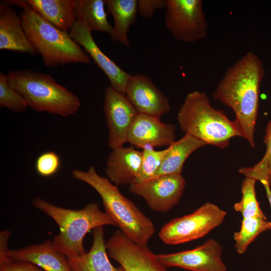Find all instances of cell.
<instances>
[{"label":"cell","instance_id":"cell-1","mask_svg":"<svg viewBox=\"0 0 271 271\" xmlns=\"http://www.w3.org/2000/svg\"><path fill=\"white\" fill-rule=\"evenodd\" d=\"M265 75L261 59L248 52L226 71L213 93L215 100L230 107L242 137L255 147L260 87Z\"/></svg>","mask_w":271,"mask_h":271},{"label":"cell","instance_id":"cell-2","mask_svg":"<svg viewBox=\"0 0 271 271\" xmlns=\"http://www.w3.org/2000/svg\"><path fill=\"white\" fill-rule=\"evenodd\" d=\"M72 174L98 193L105 212L125 236L137 244L147 245L155 232L153 223L131 200L121 194L116 185L99 175L94 166L87 171L74 169Z\"/></svg>","mask_w":271,"mask_h":271},{"label":"cell","instance_id":"cell-3","mask_svg":"<svg viewBox=\"0 0 271 271\" xmlns=\"http://www.w3.org/2000/svg\"><path fill=\"white\" fill-rule=\"evenodd\" d=\"M34 206L46 214L56 223L59 233L53 242L57 249L67 258L85 252L84 238L91 230L104 225L116 224L96 203H90L83 208L72 210L57 206L40 197L33 200Z\"/></svg>","mask_w":271,"mask_h":271},{"label":"cell","instance_id":"cell-4","mask_svg":"<svg viewBox=\"0 0 271 271\" xmlns=\"http://www.w3.org/2000/svg\"><path fill=\"white\" fill-rule=\"evenodd\" d=\"M177 119L181 130L199 139L207 145L223 149L231 138L242 137L235 120L224 112L214 108L205 92L189 93L181 105Z\"/></svg>","mask_w":271,"mask_h":271},{"label":"cell","instance_id":"cell-5","mask_svg":"<svg viewBox=\"0 0 271 271\" xmlns=\"http://www.w3.org/2000/svg\"><path fill=\"white\" fill-rule=\"evenodd\" d=\"M20 16L29 40L41 56L45 66L90 63V56L69 33L53 26L30 6L23 9Z\"/></svg>","mask_w":271,"mask_h":271},{"label":"cell","instance_id":"cell-6","mask_svg":"<svg viewBox=\"0 0 271 271\" xmlns=\"http://www.w3.org/2000/svg\"><path fill=\"white\" fill-rule=\"evenodd\" d=\"M7 75L10 85L36 111L66 117L80 107L79 97L49 74L25 69L12 71Z\"/></svg>","mask_w":271,"mask_h":271},{"label":"cell","instance_id":"cell-7","mask_svg":"<svg viewBox=\"0 0 271 271\" xmlns=\"http://www.w3.org/2000/svg\"><path fill=\"white\" fill-rule=\"evenodd\" d=\"M227 212L206 203L194 212L175 218L163 226L159 236L168 245H177L204 237L224 221Z\"/></svg>","mask_w":271,"mask_h":271},{"label":"cell","instance_id":"cell-8","mask_svg":"<svg viewBox=\"0 0 271 271\" xmlns=\"http://www.w3.org/2000/svg\"><path fill=\"white\" fill-rule=\"evenodd\" d=\"M165 24L177 40L194 43L205 38L208 24L201 0H166Z\"/></svg>","mask_w":271,"mask_h":271},{"label":"cell","instance_id":"cell-9","mask_svg":"<svg viewBox=\"0 0 271 271\" xmlns=\"http://www.w3.org/2000/svg\"><path fill=\"white\" fill-rule=\"evenodd\" d=\"M181 174L159 176L130 185L132 193L143 197L148 206L158 212H167L180 201L185 187Z\"/></svg>","mask_w":271,"mask_h":271},{"label":"cell","instance_id":"cell-10","mask_svg":"<svg viewBox=\"0 0 271 271\" xmlns=\"http://www.w3.org/2000/svg\"><path fill=\"white\" fill-rule=\"evenodd\" d=\"M108 256L125 271H168L147 245L137 244L120 230L105 243Z\"/></svg>","mask_w":271,"mask_h":271},{"label":"cell","instance_id":"cell-11","mask_svg":"<svg viewBox=\"0 0 271 271\" xmlns=\"http://www.w3.org/2000/svg\"><path fill=\"white\" fill-rule=\"evenodd\" d=\"M103 110L108 128V146L112 150L123 147L139 113L125 94L111 86L105 90Z\"/></svg>","mask_w":271,"mask_h":271},{"label":"cell","instance_id":"cell-12","mask_svg":"<svg viewBox=\"0 0 271 271\" xmlns=\"http://www.w3.org/2000/svg\"><path fill=\"white\" fill-rule=\"evenodd\" d=\"M222 254L219 242L209 239L193 249L157 256L167 267H177L191 271H226Z\"/></svg>","mask_w":271,"mask_h":271},{"label":"cell","instance_id":"cell-13","mask_svg":"<svg viewBox=\"0 0 271 271\" xmlns=\"http://www.w3.org/2000/svg\"><path fill=\"white\" fill-rule=\"evenodd\" d=\"M125 94L139 113L160 117L171 111L169 99L148 76L130 75Z\"/></svg>","mask_w":271,"mask_h":271},{"label":"cell","instance_id":"cell-14","mask_svg":"<svg viewBox=\"0 0 271 271\" xmlns=\"http://www.w3.org/2000/svg\"><path fill=\"white\" fill-rule=\"evenodd\" d=\"M91 33L84 24L76 21L70 30L69 35L103 71L110 82V86L125 94L130 74L123 70L100 50Z\"/></svg>","mask_w":271,"mask_h":271},{"label":"cell","instance_id":"cell-15","mask_svg":"<svg viewBox=\"0 0 271 271\" xmlns=\"http://www.w3.org/2000/svg\"><path fill=\"white\" fill-rule=\"evenodd\" d=\"M175 126L165 123L160 117L139 113L129 130L127 142L143 148L171 146L176 141Z\"/></svg>","mask_w":271,"mask_h":271},{"label":"cell","instance_id":"cell-16","mask_svg":"<svg viewBox=\"0 0 271 271\" xmlns=\"http://www.w3.org/2000/svg\"><path fill=\"white\" fill-rule=\"evenodd\" d=\"M7 256L13 260L32 263L46 271H71L67 257L47 240L18 249H9Z\"/></svg>","mask_w":271,"mask_h":271},{"label":"cell","instance_id":"cell-17","mask_svg":"<svg viewBox=\"0 0 271 271\" xmlns=\"http://www.w3.org/2000/svg\"><path fill=\"white\" fill-rule=\"evenodd\" d=\"M0 49L37 54L24 31L20 16L6 1L0 3Z\"/></svg>","mask_w":271,"mask_h":271},{"label":"cell","instance_id":"cell-18","mask_svg":"<svg viewBox=\"0 0 271 271\" xmlns=\"http://www.w3.org/2000/svg\"><path fill=\"white\" fill-rule=\"evenodd\" d=\"M143 153L132 147L112 150L106 163L107 179L115 185L136 183L140 172Z\"/></svg>","mask_w":271,"mask_h":271},{"label":"cell","instance_id":"cell-19","mask_svg":"<svg viewBox=\"0 0 271 271\" xmlns=\"http://www.w3.org/2000/svg\"><path fill=\"white\" fill-rule=\"evenodd\" d=\"M93 243L89 251L77 256L67 258L71 271H125L115 267L108 258L103 227L93 230Z\"/></svg>","mask_w":271,"mask_h":271},{"label":"cell","instance_id":"cell-20","mask_svg":"<svg viewBox=\"0 0 271 271\" xmlns=\"http://www.w3.org/2000/svg\"><path fill=\"white\" fill-rule=\"evenodd\" d=\"M30 7L58 29L67 32L76 21L78 0H27Z\"/></svg>","mask_w":271,"mask_h":271},{"label":"cell","instance_id":"cell-21","mask_svg":"<svg viewBox=\"0 0 271 271\" xmlns=\"http://www.w3.org/2000/svg\"><path fill=\"white\" fill-rule=\"evenodd\" d=\"M114 21V34L112 39L130 48L128 33L137 20V0H105Z\"/></svg>","mask_w":271,"mask_h":271},{"label":"cell","instance_id":"cell-22","mask_svg":"<svg viewBox=\"0 0 271 271\" xmlns=\"http://www.w3.org/2000/svg\"><path fill=\"white\" fill-rule=\"evenodd\" d=\"M206 145L203 141L185 134L170 146L169 152L154 178L164 175L181 174L184 164L189 156Z\"/></svg>","mask_w":271,"mask_h":271},{"label":"cell","instance_id":"cell-23","mask_svg":"<svg viewBox=\"0 0 271 271\" xmlns=\"http://www.w3.org/2000/svg\"><path fill=\"white\" fill-rule=\"evenodd\" d=\"M105 0H78L76 21L91 32L107 33L112 38L114 28L107 20Z\"/></svg>","mask_w":271,"mask_h":271},{"label":"cell","instance_id":"cell-24","mask_svg":"<svg viewBox=\"0 0 271 271\" xmlns=\"http://www.w3.org/2000/svg\"><path fill=\"white\" fill-rule=\"evenodd\" d=\"M271 229V222L260 217L243 218L240 228L233 234L234 247L240 254L244 253L249 244L261 233Z\"/></svg>","mask_w":271,"mask_h":271},{"label":"cell","instance_id":"cell-25","mask_svg":"<svg viewBox=\"0 0 271 271\" xmlns=\"http://www.w3.org/2000/svg\"><path fill=\"white\" fill-rule=\"evenodd\" d=\"M256 181L253 179L245 177L241 185L242 198L233 205L234 210L241 213L242 218H266L256 198L255 190Z\"/></svg>","mask_w":271,"mask_h":271},{"label":"cell","instance_id":"cell-26","mask_svg":"<svg viewBox=\"0 0 271 271\" xmlns=\"http://www.w3.org/2000/svg\"><path fill=\"white\" fill-rule=\"evenodd\" d=\"M263 142L266 145V152L262 159L251 167H243L239 170V172L245 177L261 181L266 180L271 175V119L266 126Z\"/></svg>","mask_w":271,"mask_h":271},{"label":"cell","instance_id":"cell-27","mask_svg":"<svg viewBox=\"0 0 271 271\" xmlns=\"http://www.w3.org/2000/svg\"><path fill=\"white\" fill-rule=\"evenodd\" d=\"M170 150V146L160 151L147 145L143 148L142 166L137 182H141L153 178L160 168ZM136 182V183H137Z\"/></svg>","mask_w":271,"mask_h":271},{"label":"cell","instance_id":"cell-28","mask_svg":"<svg viewBox=\"0 0 271 271\" xmlns=\"http://www.w3.org/2000/svg\"><path fill=\"white\" fill-rule=\"evenodd\" d=\"M0 106L14 112H22L29 107L24 98L9 83L7 74L0 72Z\"/></svg>","mask_w":271,"mask_h":271},{"label":"cell","instance_id":"cell-29","mask_svg":"<svg viewBox=\"0 0 271 271\" xmlns=\"http://www.w3.org/2000/svg\"><path fill=\"white\" fill-rule=\"evenodd\" d=\"M60 166V156L52 151L46 152L40 155L35 163L37 173L44 177L55 175L59 171Z\"/></svg>","mask_w":271,"mask_h":271},{"label":"cell","instance_id":"cell-30","mask_svg":"<svg viewBox=\"0 0 271 271\" xmlns=\"http://www.w3.org/2000/svg\"><path fill=\"white\" fill-rule=\"evenodd\" d=\"M166 0H139L138 12L145 19H151L157 10L165 9Z\"/></svg>","mask_w":271,"mask_h":271},{"label":"cell","instance_id":"cell-31","mask_svg":"<svg viewBox=\"0 0 271 271\" xmlns=\"http://www.w3.org/2000/svg\"><path fill=\"white\" fill-rule=\"evenodd\" d=\"M0 271H46L32 263L10 259L0 261Z\"/></svg>","mask_w":271,"mask_h":271},{"label":"cell","instance_id":"cell-32","mask_svg":"<svg viewBox=\"0 0 271 271\" xmlns=\"http://www.w3.org/2000/svg\"><path fill=\"white\" fill-rule=\"evenodd\" d=\"M260 182L264 187V189L266 192V196L268 199V202L269 203L270 206L271 208V190L270 189V186L268 184V182L265 180H262Z\"/></svg>","mask_w":271,"mask_h":271}]
</instances>
